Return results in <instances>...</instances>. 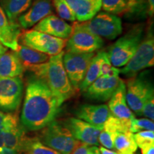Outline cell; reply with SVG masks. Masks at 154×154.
<instances>
[{
	"mask_svg": "<svg viewBox=\"0 0 154 154\" xmlns=\"http://www.w3.org/2000/svg\"><path fill=\"white\" fill-rule=\"evenodd\" d=\"M62 103L44 81L32 79L28 82L25 93L21 115L23 126L30 131L45 128L55 120Z\"/></svg>",
	"mask_w": 154,
	"mask_h": 154,
	"instance_id": "6da1fadb",
	"label": "cell"
},
{
	"mask_svg": "<svg viewBox=\"0 0 154 154\" xmlns=\"http://www.w3.org/2000/svg\"><path fill=\"white\" fill-rule=\"evenodd\" d=\"M63 51L59 54L50 57L47 63L29 66L26 69L33 72L36 78L44 81L51 92L63 103L72 97L76 91L63 67Z\"/></svg>",
	"mask_w": 154,
	"mask_h": 154,
	"instance_id": "7a4b0ae2",
	"label": "cell"
},
{
	"mask_svg": "<svg viewBox=\"0 0 154 154\" xmlns=\"http://www.w3.org/2000/svg\"><path fill=\"white\" fill-rule=\"evenodd\" d=\"M143 38V27L138 25L121 36L113 44L107 52L109 61L113 66H126L137 51Z\"/></svg>",
	"mask_w": 154,
	"mask_h": 154,
	"instance_id": "3957f363",
	"label": "cell"
},
{
	"mask_svg": "<svg viewBox=\"0 0 154 154\" xmlns=\"http://www.w3.org/2000/svg\"><path fill=\"white\" fill-rule=\"evenodd\" d=\"M72 32L66 40V49L68 52L75 54L94 53L103 46L102 38L87 29L82 22H74Z\"/></svg>",
	"mask_w": 154,
	"mask_h": 154,
	"instance_id": "277c9868",
	"label": "cell"
},
{
	"mask_svg": "<svg viewBox=\"0 0 154 154\" xmlns=\"http://www.w3.org/2000/svg\"><path fill=\"white\" fill-rule=\"evenodd\" d=\"M44 128L42 141L44 145L61 154H72L79 140L75 139L66 126L53 121Z\"/></svg>",
	"mask_w": 154,
	"mask_h": 154,
	"instance_id": "5b68a950",
	"label": "cell"
},
{
	"mask_svg": "<svg viewBox=\"0 0 154 154\" xmlns=\"http://www.w3.org/2000/svg\"><path fill=\"white\" fill-rule=\"evenodd\" d=\"M22 45L52 57L59 54L66 47V40L34 29L24 31L19 37Z\"/></svg>",
	"mask_w": 154,
	"mask_h": 154,
	"instance_id": "8992f818",
	"label": "cell"
},
{
	"mask_svg": "<svg viewBox=\"0 0 154 154\" xmlns=\"http://www.w3.org/2000/svg\"><path fill=\"white\" fill-rule=\"evenodd\" d=\"M82 22L93 34L109 40L115 39L123 31L121 19L117 15L106 11H99L91 19Z\"/></svg>",
	"mask_w": 154,
	"mask_h": 154,
	"instance_id": "52a82bcc",
	"label": "cell"
},
{
	"mask_svg": "<svg viewBox=\"0 0 154 154\" xmlns=\"http://www.w3.org/2000/svg\"><path fill=\"white\" fill-rule=\"evenodd\" d=\"M153 64L154 38L153 32L150 30L140 42L134 57L121 69V73L128 77H134L141 70L153 66Z\"/></svg>",
	"mask_w": 154,
	"mask_h": 154,
	"instance_id": "ba28073f",
	"label": "cell"
},
{
	"mask_svg": "<svg viewBox=\"0 0 154 154\" xmlns=\"http://www.w3.org/2000/svg\"><path fill=\"white\" fill-rule=\"evenodd\" d=\"M94 53H63V64L69 79L75 90L79 89Z\"/></svg>",
	"mask_w": 154,
	"mask_h": 154,
	"instance_id": "9c48e42d",
	"label": "cell"
},
{
	"mask_svg": "<svg viewBox=\"0 0 154 154\" xmlns=\"http://www.w3.org/2000/svg\"><path fill=\"white\" fill-rule=\"evenodd\" d=\"M24 84L21 77H0V109L5 111H14L20 105Z\"/></svg>",
	"mask_w": 154,
	"mask_h": 154,
	"instance_id": "30bf717a",
	"label": "cell"
},
{
	"mask_svg": "<svg viewBox=\"0 0 154 154\" xmlns=\"http://www.w3.org/2000/svg\"><path fill=\"white\" fill-rule=\"evenodd\" d=\"M152 90L153 86L145 79L140 76L130 79L126 86V99L131 110L141 116L144 101Z\"/></svg>",
	"mask_w": 154,
	"mask_h": 154,
	"instance_id": "8fae6325",
	"label": "cell"
},
{
	"mask_svg": "<svg viewBox=\"0 0 154 154\" xmlns=\"http://www.w3.org/2000/svg\"><path fill=\"white\" fill-rule=\"evenodd\" d=\"M107 106L111 114L120 120L130 131L131 121L135 116L126 103V84L123 80H121L118 88L111 97Z\"/></svg>",
	"mask_w": 154,
	"mask_h": 154,
	"instance_id": "7c38bea8",
	"label": "cell"
},
{
	"mask_svg": "<svg viewBox=\"0 0 154 154\" xmlns=\"http://www.w3.org/2000/svg\"><path fill=\"white\" fill-rule=\"evenodd\" d=\"M65 126L72 133L75 139L88 146L99 145V136L101 128L96 127L78 118H69Z\"/></svg>",
	"mask_w": 154,
	"mask_h": 154,
	"instance_id": "4fadbf2b",
	"label": "cell"
},
{
	"mask_svg": "<svg viewBox=\"0 0 154 154\" xmlns=\"http://www.w3.org/2000/svg\"><path fill=\"white\" fill-rule=\"evenodd\" d=\"M51 14L52 4L51 0H36L27 10L18 17L17 22L20 27L28 29Z\"/></svg>",
	"mask_w": 154,
	"mask_h": 154,
	"instance_id": "5bb4252c",
	"label": "cell"
},
{
	"mask_svg": "<svg viewBox=\"0 0 154 154\" xmlns=\"http://www.w3.org/2000/svg\"><path fill=\"white\" fill-rule=\"evenodd\" d=\"M119 76H100L84 91L85 95L91 99L106 101L111 99L121 82Z\"/></svg>",
	"mask_w": 154,
	"mask_h": 154,
	"instance_id": "9a60e30c",
	"label": "cell"
},
{
	"mask_svg": "<svg viewBox=\"0 0 154 154\" xmlns=\"http://www.w3.org/2000/svg\"><path fill=\"white\" fill-rule=\"evenodd\" d=\"M33 29L67 40L72 34V26L60 17L51 14L34 25Z\"/></svg>",
	"mask_w": 154,
	"mask_h": 154,
	"instance_id": "2e32d148",
	"label": "cell"
},
{
	"mask_svg": "<svg viewBox=\"0 0 154 154\" xmlns=\"http://www.w3.org/2000/svg\"><path fill=\"white\" fill-rule=\"evenodd\" d=\"M5 146L15 149L22 153V148L25 137L24 131L19 126V118L16 114L6 115L3 124Z\"/></svg>",
	"mask_w": 154,
	"mask_h": 154,
	"instance_id": "e0dca14e",
	"label": "cell"
},
{
	"mask_svg": "<svg viewBox=\"0 0 154 154\" xmlns=\"http://www.w3.org/2000/svg\"><path fill=\"white\" fill-rule=\"evenodd\" d=\"M21 33V27L18 23L11 22L2 7H0V42L6 47L17 51L19 47Z\"/></svg>",
	"mask_w": 154,
	"mask_h": 154,
	"instance_id": "ac0fdd59",
	"label": "cell"
},
{
	"mask_svg": "<svg viewBox=\"0 0 154 154\" xmlns=\"http://www.w3.org/2000/svg\"><path fill=\"white\" fill-rule=\"evenodd\" d=\"M76 115L81 120L102 128L111 113L108 106L106 104H86L79 108Z\"/></svg>",
	"mask_w": 154,
	"mask_h": 154,
	"instance_id": "d6986e66",
	"label": "cell"
},
{
	"mask_svg": "<svg viewBox=\"0 0 154 154\" xmlns=\"http://www.w3.org/2000/svg\"><path fill=\"white\" fill-rule=\"evenodd\" d=\"M129 131L120 120L110 115L102 127L99 136V143L108 149H114V138L119 133Z\"/></svg>",
	"mask_w": 154,
	"mask_h": 154,
	"instance_id": "ffe728a7",
	"label": "cell"
},
{
	"mask_svg": "<svg viewBox=\"0 0 154 154\" xmlns=\"http://www.w3.org/2000/svg\"><path fill=\"white\" fill-rule=\"evenodd\" d=\"M74 11L77 22H86L95 16L101 7V0H66Z\"/></svg>",
	"mask_w": 154,
	"mask_h": 154,
	"instance_id": "44dd1931",
	"label": "cell"
},
{
	"mask_svg": "<svg viewBox=\"0 0 154 154\" xmlns=\"http://www.w3.org/2000/svg\"><path fill=\"white\" fill-rule=\"evenodd\" d=\"M25 70L16 51H6L0 57V77H21Z\"/></svg>",
	"mask_w": 154,
	"mask_h": 154,
	"instance_id": "7402d4cb",
	"label": "cell"
},
{
	"mask_svg": "<svg viewBox=\"0 0 154 154\" xmlns=\"http://www.w3.org/2000/svg\"><path fill=\"white\" fill-rule=\"evenodd\" d=\"M109 59L107 52L99 51L92 58L91 62L88 65L87 72L86 73L84 80L81 84L79 89L84 92L87 88L93 83L94 81L100 77V72L102 64L106 59Z\"/></svg>",
	"mask_w": 154,
	"mask_h": 154,
	"instance_id": "603a6c76",
	"label": "cell"
},
{
	"mask_svg": "<svg viewBox=\"0 0 154 154\" xmlns=\"http://www.w3.org/2000/svg\"><path fill=\"white\" fill-rule=\"evenodd\" d=\"M16 53L24 65V69L29 66L45 63L48 62L50 59L49 55L31 49L22 44H19Z\"/></svg>",
	"mask_w": 154,
	"mask_h": 154,
	"instance_id": "cb8c5ba5",
	"label": "cell"
},
{
	"mask_svg": "<svg viewBox=\"0 0 154 154\" xmlns=\"http://www.w3.org/2000/svg\"><path fill=\"white\" fill-rule=\"evenodd\" d=\"M34 0H3L2 7L11 22H17L18 17L29 8Z\"/></svg>",
	"mask_w": 154,
	"mask_h": 154,
	"instance_id": "d4e9b609",
	"label": "cell"
},
{
	"mask_svg": "<svg viewBox=\"0 0 154 154\" xmlns=\"http://www.w3.org/2000/svg\"><path fill=\"white\" fill-rule=\"evenodd\" d=\"M113 145L119 153H134L138 148L134 134L131 131L119 133L114 138Z\"/></svg>",
	"mask_w": 154,
	"mask_h": 154,
	"instance_id": "484cf974",
	"label": "cell"
},
{
	"mask_svg": "<svg viewBox=\"0 0 154 154\" xmlns=\"http://www.w3.org/2000/svg\"><path fill=\"white\" fill-rule=\"evenodd\" d=\"M24 154H61L47 146L44 145L38 138H26L22 148Z\"/></svg>",
	"mask_w": 154,
	"mask_h": 154,
	"instance_id": "4316f807",
	"label": "cell"
},
{
	"mask_svg": "<svg viewBox=\"0 0 154 154\" xmlns=\"http://www.w3.org/2000/svg\"><path fill=\"white\" fill-rule=\"evenodd\" d=\"M106 12L115 15L123 14L128 11L127 0H101V7Z\"/></svg>",
	"mask_w": 154,
	"mask_h": 154,
	"instance_id": "83f0119b",
	"label": "cell"
},
{
	"mask_svg": "<svg viewBox=\"0 0 154 154\" xmlns=\"http://www.w3.org/2000/svg\"><path fill=\"white\" fill-rule=\"evenodd\" d=\"M53 5L59 17L61 19L69 22H76L75 13L66 0H53Z\"/></svg>",
	"mask_w": 154,
	"mask_h": 154,
	"instance_id": "f1b7e54d",
	"label": "cell"
},
{
	"mask_svg": "<svg viewBox=\"0 0 154 154\" xmlns=\"http://www.w3.org/2000/svg\"><path fill=\"white\" fill-rule=\"evenodd\" d=\"M143 131H154L153 121L149 119L134 118L131 121L130 131L136 134Z\"/></svg>",
	"mask_w": 154,
	"mask_h": 154,
	"instance_id": "f546056e",
	"label": "cell"
},
{
	"mask_svg": "<svg viewBox=\"0 0 154 154\" xmlns=\"http://www.w3.org/2000/svg\"><path fill=\"white\" fill-rule=\"evenodd\" d=\"M134 137L137 146H142L147 144L154 143V132L153 131H143L134 134Z\"/></svg>",
	"mask_w": 154,
	"mask_h": 154,
	"instance_id": "4dcf8cb0",
	"label": "cell"
},
{
	"mask_svg": "<svg viewBox=\"0 0 154 154\" xmlns=\"http://www.w3.org/2000/svg\"><path fill=\"white\" fill-rule=\"evenodd\" d=\"M141 116L147 117L148 119L153 121L154 119V92L153 90L150 94L144 101L142 107Z\"/></svg>",
	"mask_w": 154,
	"mask_h": 154,
	"instance_id": "1f68e13d",
	"label": "cell"
},
{
	"mask_svg": "<svg viewBox=\"0 0 154 154\" xmlns=\"http://www.w3.org/2000/svg\"><path fill=\"white\" fill-rule=\"evenodd\" d=\"M121 73V69L113 66L111 64L109 59H108L102 64L100 72V76L103 77H113L119 76Z\"/></svg>",
	"mask_w": 154,
	"mask_h": 154,
	"instance_id": "d6a6232c",
	"label": "cell"
},
{
	"mask_svg": "<svg viewBox=\"0 0 154 154\" xmlns=\"http://www.w3.org/2000/svg\"><path fill=\"white\" fill-rule=\"evenodd\" d=\"M128 2V11L127 13L131 14H138L143 10L146 0H127Z\"/></svg>",
	"mask_w": 154,
	"mask_h": 154,
	"instance_id": "836d02e7",
	"label": "cell"
},
{
	"mask_svg": "<svg viewBox=\"0 0 154 154\" xmlns=\"http://www.w3.org/2000/svg\"><path fill=\"white\" fill-rule=\"evenodd\" d=\"M72 154H94L91 146L79 141L75 146Z\"/></svg>",
	"mask_w": 154,
	"mask_h": 154,
	"instance_id": "e575fe53",
	"label": "cell"
},
{
	"mask_svg": "<svg viewBox=\"0 0 154 154\" xmlns=\"http://www.w3.org/2000/svg\"><path fill=\"white\" fill-rule=\"evenodd\" d=\"M140 149L141 154H154V143L147 144Z\"/></svg>",
	"mask_w": 154,
	"mask_h": 154,
	"instance_id": "d590c367",
	"label": "cell"
},
{
	"mask_svg": "<svg viewBox=\"0 0 154 154\" xmlns=\"http://www.w3.org/2000/svg\"><path fill=\"white\" fill-rule=\"evenodd\" d=\"M22 153L17 150L11 149V148L7 147V146H3L0 149V154H20Z\"/></svg>",
	"mask_w": 154,
	"mask_h": 154,
	"instance_id": "8d00e7d4",
	"label": "cell"
},
{
	"mask_svg": "<svg viewBox=\"0 0 154 154\" xmlns=\"http://www.w3.org/2000/svg\"><path fill=\"white\" fill-rule=\"evenodd\" d=\"M154 13V0H148V14L153 17Z\"/></svg>",
	"mask_w": 154,
	"mask_h": 154,
	"instance_id": "74e56055",
	"label": "cell"
},
{
	"mask_svg": "<svg viewBox=\"0 0 154 154\" xmlns=\"http://www.w3.org/2000/svg\"><path fill=\"white\" fill-rule=\"evenodd\" d=\"M99 150L100 154H119L118 152H115L111 151V149H108L106 148L103 147V146H100L99 147Z\"/></svg>",
	"mask_w": 154,
	"mask_h": 154,
	"instance_id": "f35d334b",
	"label": "cell"
},
{
	"mask_svg": "<svg viewBox=\"0 0 154 154\" xmlns=\"http://www.w3.org/2000/svg\"><path fill=\"white\" fill-rule=\"evenodd\" d=\"M5 146V138H4L3 126H0V149Z\"/></svg>",
	"mask_w": 154,
	"mask_h": 154,
	"instance_id": "ab89813d",
	"label": "cell"
},
{
	"mask_svg": "<svg viewBox=\"0 0 154 154\" xmlns=\"http://www.w3.org/2000/svg\"><path fill=\"white\" fill-rule=\"evenodd\" d=\"M6 51H7V47H6L5 46H4L3 44L0 42V57H1Z\"/></svg>",
	"mask_w": 154,
	"mask_h": 154,
	"instance_id": "60d3db41",
	"label": "cell"
},
{
	"mask_svg": "<svg viewBox=\"0 0 154 154\" xmlns=\"http://www.w3.org/2000/svg\"><path fill=\"white\" fill-rule=\"evenodd\" d=\"M6 115L7 114H5V113L2 112V111H0V126L3 124L4 121L5 120Z\"/></svg>",
	"mask_w": 154,
	"mask_h": 154,
	"instance_id": "b9f144b4",
	"label": "cell"
},
{
	"mask_svg": "<svg viewBox=\"0 0 154 154\" xmlns=\"http://www.w3.org/2000/svg\"><path fill=\"white\" fill-rule=\"evenodd\" d=\"M92 150H93L94 154H100L99 147H96V146H91Z\"/></svg>",
	"mask_w": 154,
	"mask_h": 154,
	"instance_id": "7bdbcfd3",
	"label": "cell"
},
{
	"mask_svg": "<svg viewBox=\"0 0 154 154\" xmlns=\"http://www.w3.org/2000/svg\"><path fill=\"white\" fill-rule=\"evenodd\" d=\"M119 154H134V153H119Z\"/></svg>",
	"mask_w": 154,
	"mask_h": 154,
	"instance_id": "ee69618b",
	"label": "cell"
}]
</instances>
